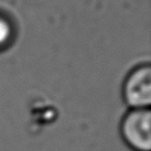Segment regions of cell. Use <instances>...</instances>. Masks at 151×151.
I'll return each mask as SVG.
<instances>
[{"mask_svg": "<svg viewBox=\"0 0 151 151\" xmlns=\"http://www.w3.org/2000/svg\"><path fill=\"white\" fill-rule=\"evenodd\" d=\"M124 143L132 151L151 150L150 108H129L119 122Z\"/></svg>", "mask_w": 151, "mask_h": 151, "instance_id": "6da1fadb", "label": "cell"}, {"mask_svg": "<svg viewBox=\"0 0 151 151\" xmlns=\"http://www.w3.org/2000/svg\"><path fill=\"white\" fill-rule=\"evenodd\" d=\"M122 97L129 108H150L151 66L141 63L131 68L124 78Z\"/></svg>", "mask_w": 151, "mask_h": 151, "instance_id": "7a4b0ae2", "label": "cell"}, {"mask_svg": "<svg viewBox=\"0 0 151 151\" xmlns=\"http://www.w3.org/2000/svg\"><path fill=\"white\" fill-rule=\"evenodd\" d=\"M18 38V25L14 18L0 9V53L6 52L14 44Z\"/></svg>", "mask_w": 151, "mask_h": 151, "instance_id": "3957f363", "label": "cell"}]
</instances>
